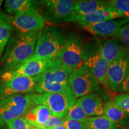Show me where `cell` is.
I'll list each match as a JSON object with an SVG mask.
<instances>
[{
  "instance_id": "obj_11",
  "label": "cell",
  "mask_w": 129,
  "mask_h": 129,
  "mask_svg": "<svg viewBox=\"0 0 129 129\" xmlns=\"http://www.w3.org/2000/svg\"><path fill=\"white\" fill-rule=\"evenodd\" d=\"M83 65L90 71L99 84L108 88V71L109 64L105 60L99 51V46L94 51L88 53L86 50Z\"/></svg>"
},
{
  "instance_id": "obj_6",
  "label": "cell",
  "mask_w": 129,
  "mask_h": 129,
  "mask_svg": "<svg viewBox=\"0 0 129 129\" xmlns=\"http://www.w3.org/2000/svg\"><path fill=\"white\" fill-rule=\"evenodd\" d=\"M86 50L83 40L78 37H72L67 39L63 49L57 58L63 67L71 71L83 65Z\"/></svg>"
},
{
  "instance_id": "obj_2",
  "label": "cell",
  "mask_w": 129,
  "mask_h": 129,
  "mask_svg": "<svg viewBox=\"0 0 129 129\" xmlns=\"http://www.w3.org/2000/svg\"><path fill=\"white\" fill-rule=\"evenodd\" d=\"M67 39L56 27L49 26L39 32L31 59H57L63 49Z\"/></svg>"
},
{
  "instance_id": "obj_33",
  "label": "cell",
  "mask_w": 129,
  "mask_h": 129,
  "mask_svg": "<svg viewBox=\"0 0 129 129\" xmlns=\"http://www.w3.org/2000/svg\"><path fill=\"white\" fill-rule=\"evenodd\" d=\"M46 129H67L64 127L63 125L62 126H58V127H54V128H46Z\"/></svg>"
},
{
  "instance_id": "obj_23",
  "label": "cell",
  "mask_w": 129,
  "mask_h": 129,
  "mask_svg": "<svg viewBox=\"0 0 129 129\" xmlns=\"http://www.w3.org/2000/svg\"><path fill=\"white\" fill-rule=\"evenodd\" d=\"M85 129H117V127L104 115L88 117L84 122Z\"/></svg>"
},
{
  "instance_id": "obj_3",
  "label": "cell",
  "mask_w": 129,
  "mask_h": 129,
  "mask_svg": "<svg viewBox=\"0 0 129 129\" xmlns=\"http://www.w3.org/2000/svg\"><path fill=\"white\" fill-rule=\"evenodd\" d=\"M29 94L33 106L39 105L46 106L53 115L60 118H64L77 101L69 87L60 93Z\"/></svg>"
},
{
  "instance_id": "obj_14",
  "label": "cell",
  "mask_w": 129,
  "mask_h": 129,
  "mask_svg": "<svg viewBox=\"0 0 129 129\" xmlns=\"http://www.w3.org/2000/svg\"><path fill=\"white\" fill-rule=\"evenodd\" d=\"M72 71L61 64L57 59V62L44 73L40 75V83L44 84H67L69 76Z\"/></svg>"
},
{
  "instance_id": "obj_18",
  "label": "cell",
  "mask_w": 129,
  "mask_h": 129,
  "mask_svg": "<svg viewBox=\"0 0 129 129\" xmlns=\"http://www.w3.org/2000/svg\"><path fill=\"white\" fill-rule=\"evenodd\" d=\"M115 124L117 128L126 127L129 125V115L122 111L114 101L104 104V115Z\"/></svg>"
},
{
  "instance_id": "obj_8",
  "label": "cell",
  "mask_w": 129,
  "mask_h": 129,
  "mask_svg": "<svg viewBox=\"0 0 129 129\" xmlns=\"http://www.w3.org/2000/svg\"><path fill=\"white\" fill-rule=\"evenodd\" d=\"M72 0H46L42 1L44 6V17L53 23L72 22L74 5Z\"/></svg>"
},
{
  "instance_id": "obj_21",
  "label": "cell",
  "mask_w": 129,
  "mask_h": 129,
  "mask_svg": "<svg viewBox=\"0 0 129 129\" xmlns=\"http://www.w3.org/2000/svg\"><path fill=\"white\" fill-rule=\"evenodd\" d=\"M13 31L10 16L3 12L0 13V58Z\"/></svg>"
},
{
  "instance_id": "obj_5",
  "label": "cell",
  "mask_w": 129,
  "mask_h": 129,
  "mask_svg": "<svg viewBox=\"0 0 129 129\" xmlns=\"http://www.w3.org/2000/svg\"><path fill=\"white\" fill-rule=\"evenodd\" d=\"M68 84L76 98L95 93L100 88L99 84L83 64L71 72Z\"/></svg>"
},
{
  "instance_id": "obj_24",
  "label": "cell",
  "mask_w": 129,
  "mask_h": 129,
  "mask_svg": "<svg viewBox=\"0 0 129 129\" xmlns=\"http://www.w3.org/2000/svg\"><path fill=\"white\" fill-rule=\"evenodd\" d=\"M68 87V84H44L38 82L35 88V93L38 94L60 93L66 90Z\"/></svg>"
},
{
  "instance_id": "obj_13",
  "label": "cell",
  "mask_w": 129,
  "mask_h": 129,
  "mask_svg": "<svg viewBox=\"0 0 129 129\" xmlns=\"http://www.w3.org/2000/svg\"><path fill=\"white\" fill-rule=\"evenodd\" d=\"M129 23L128 19L107 20L99 23L83 26L87 31L93 35L103 37H115L122 26Z\"/></svg>"
},
{
  "instance_id": "obj_4",
  "label": "cell",
  "mask_w": 129,
  "mask_h": 129,
  "mask_svg": "<svg viewBox=\"0 0 129 129\" xmlns=\"http://www.w3.org/2000/svg\"><path fill=\"white\" fill-rule=\"evenodd\" d=\"M33 106L30 94H19L0 100V127L25 115Z\"/></svg>"
},
{
  "instance_id": "obj_32",
  "label": "cell",
  "mask_w": 129,
  "mask_h": 129,
  "mask_svg": "<svg viewBox=\"0 0 129 129\" xmlns=\"http://www.w3.org/2000/svg\"><path fill=\"white\" fill-rule=\"evenodd\" d=\"M118 91H121V92L129 94V75L127 76L124 81L122 83V85H121Z\"/></svg>"
},
{
  "instance_id": "obj_37",
  "label": "cell",
  "mask_w": 129,
  "mask_h": 129,
  "mask_svg": "<svg viewBox=\"0 0 129 129\" xmlns=\"http://www.w3.org/2000/svg\"><path fill=\"white\" fill-rule=\"evenodd\" d=\"M2 129H7V128H3Z\"/></svg>"
},
{
  "instance_id": "obj_25",
  "label": "cell",
  "mask_w": 129,
  "mask_h": 129,
  "mask_svg": "<svg viewBox=\"0 0 129 129\" xmlns=\"http://www.w3.org/2000/svg\"><path fill=\"white\" fill-rule=\"evenodd\" d=\"M110 6L117 12L119 18L129 19V0L109 1Z\"/></svg>"
},
{
  "instance_id": "obj_26",
  "label": "cell",
  "mask_w": 129,
  "mask_h": 129,
  "mask_svg": "<svg viewBox=\"0 0 129 129\" xmlns=\"http://www.w3.org/2000/svg\"><path fill=\"white\" fill-rule=\"evenodd\" d=\"M87 118V116L85 115L84 112L76 101L74 105L69 109L64 118L84 122Z\"/></svg>"
},
{
  "instance_id": "obj_19",
  "label": "cell",
  "mask_w": 129,
  "mask_h": 129,
  "mask_svg": "<svg viewBox=\"0 0 129 129\" xmlns=\"http://www.w3.org/2000/svg\"><path fill=\"white\" fill-rule=\"evenodd\" d=\"M108 5L109 1H106L85 0L76 1L74 5L72 22H75L78 17L93 13Z\"/></svg>"
},
{
  "instance_id": "obj_12",
  "label": "cell",
  "mask_w": 129,
  "mask_h": 129,
  "mask_svg": "<svg viewBox=\"0 0 129 129\" xmlns=\"http://www.w3.org/2000/svg\"><path fill=\"white\" fill-rule=\"evenodd\" d=\"M129 75V49L109 64L108 71V87L113 91H118Z\"/></svg>"
},
{
  "instance_id": "obj_36",
  "label": "cell",
  "mask_w": 129,
  "mask_h": 129,
  "mask_svg": "<svg viewBox=\"0 0 129 129\" xmlns=\"http://www.w3.org/2000/svg\"><path fill=\"white\" fill-rule=\"evenodd\" d=\"M122 129H129V127H124Z\"/></svg>"
},
{
  "instance_id": "obj_31",
  "label": "cell",
  "mask_w": 129,
  "mask_h": 129,
  "mask_svg": "<svg viewBox=\"0 0 129 129\" xmlns=\"http://www.w3.org/2000/svg\"><path fill=\"white\" fill-rule=\"evenodd\" d=\"M63 126L67 129H85L84 122L65 119Z\"/></svg>"
},
{
  "instance_id": "obj_17",
  "label": "cell",
  "mask_w": 129,
  "mask_h": 129,
  "mask_svg": "<svg viewBox=\"0 0 129 129\" xmlns=\"http://www.w3.org/2000/svg\"><path fill=\"white\" fill-rule=\"evenodd\" d=\"M128 50V48L114 40L104 39L102 40L99 45L100 53L109 65Z\"/></svg>"
},
{
  "instance_id": "obj_28",
  "label": "cell",
  "mask_w": 129,
  "mask_h": 129,
  "mask_svg": "<svg viewBox=\"0 0 129 129\" xmlns=\"http://www.w3.org/2000/svg\"><path fill=\"white\" fill-rule=\"evenodd\" d=\"M7 129H30V125L24 118L14 119L7 123Z\"/></svg>"
},
{
  "instance_id": "obj_30",
  "label": "cell",
  "mask_w": 129,
  "mask_h": 129,
  "mask_svg": "<svg viewBox=\"0 0 129 129\" xmlns=\"http://www.w3.org/2000/svg\"><path fill=\"white\" fill-rule=\"evenodd\" d=\"M64 121H65V119L64 118H60L51 115L47 121L40 127H43L44 128H50L58 126H62L64 124Z\"/></svg>"
},
{
  "instance_id": "obj_7",
  "label": "cell",
  "mask_w": 129,
  "mask_h": 129,
  "mask_svg": "<svg viewBox=\"0 0 129 129\" xmlns=\"http://www.w3.org/2000/svg\"><path fill=\"white\" fill-rule=\"evenodd\" d=\"M39 80L40 75L35 77H17L3 82L0 84V100L15 95L35 93Z\"/></svg>"
},
{
  "instance_id": "obj_22",
  "label": "cell",
  "mask_w": 129,
  "mask_h": 129,
  "mask_svg": "<svg viewBox=\"0 0 129 129\" xmlns=\"http://www.w3.org/2000/svg\"><path fill=\"white\" fill-rule=\"evenodd\" d=\"M38 1L31 0H7L5 3L6 11L10 14H16L19 13L37 10Z\"/></svg>"
},
{
  "instance_id": "obj_35",
  "label": "cell",
  "mask_w": 129,
  "mask_h": 129,
  "mask_svg": "<svg viewBox=\"0 0 129 129\" xmlns=\"http://www.w3.org/2000/svg\"><path fill=\"white\" fill-rule=\"evenodd\" d=\"M2 3H3L2 0H0V10H1V4H2Z\"/></svg>"
},
{
  "instance_id": "obj_10",
  "label": "cell",
  "mask_w": 129,
  "mask_h": 129,
  "mask_svg": "<svg viewBox=\"0 0 129 129\" xmlns=\"http://www.w3.org/2000/svg\"><path fill=\"white\" fill-rule=\"evenodd\" d=\"M57 60V59L53 60L29 59L17 68L1 74V80L4 82L17 77H35L41 75L52 67Z\"/></svg>"
},
{
  "instance_id": "obj_29",
  "label": "cell",
  "mask_w": 129,
  "mask_h": 129,
  "mask_svg": "<svg viewBox=\"0 0 129 129\" xmlns=\"http://www.w3.org/2000/svg\"><path fill=\"white\" fill-rule=\"evenodd\" d=\"M116 38H119L125 47L129 49V23L122 26L119 30Z\"/></svg>"
},
{
  "instance_id": "obj_15",
  "label": "cell",
  "mask_w": 129,
  "mask_h": 129,
  "mask_svg": "<svg viewBox=\"0 0 129 129\" xmlns=\"http://www.w3.org/2000/svg\"><path fill=\"white\" fill-rule=\"evenodd\" d=\"M77 102L88 117L104 115V102L101 97L96 93L78 98Z\"/></svg>"
},
{
  "instance_id": "obj_9",
  "label": "cell",
  "mask_w": 129,
  "mask_h": 129,
  "mask_svg": "<svg viewBox=\"0 0 129 129\" xmlns=\"http://www.w3.org/2000/svg\"><path fill=\"white\" fill-rule=\"evenodd\" d=\"M14 30L18 34L40 32L44 28L46 20L37 10L19 13L11 17Z\"/></svg>"
},
{
  "instance_id": "obj_27",
  "label": "cell",
  "mask_w": 129,
  "mask_h": 129,
  "mask_svg": "<svg viewBox=\"0 0 129 129\" xmlns=\"http://www.w3.org/2000/svg\"><path fill=\"white\" fill-rule=\"evenodd\" d=\"M114 102L120 108L129 115V94L123 93L115 97Z\"/></svg>"
},
{
  "instance_id": "obj_20",
  "label": "cell",
  "mask_w": 129,
  "mask_h": 129,
  "mask_svg": "<svg viewBox=\"0 0 129 129\" xmlns=\"http://www.w3.org/2000/svg\"><path fill=\"white\" fill-rule=\"evenodd\" d=\"M53 115L50 111L46 106L39 105L30 108L26 112L24 118L30 125L41 127Z\"/></svg>"
},
{
  "instance_id": "obj_1",
  "label": "cell",
  "mask_w": 129,
  "mask_h": 129,
  "mask_svg": "<svg viewBox=\"0 0 129 129\" xmlns=\"http://www.w3.org/2000/svg\"><path fill=\"white\" fill-rule=\"evenodd\" d=\"M39 32L17 34L11 37L4 54L1 59V74L14 70L33 55Z\"/></svg>"
},
{
  "instance_id": "obj_34",
  "label": "cell",
  "mask_w": 129,
  "mask_h": 129,
  "mask_svg": "<svg viewBox=\"0 0 129 129\" xmlns=\"http://www.w3.org/2000/svg\"><path fill=\"white\" fill-rule=\"evenodd\" d=\"M30 129H46V128H43V127H36V126H33V125H31V126H30Z\"/></svg>"
},
{
  "instance_id": "obj_16",
  "label": "cell",
  "mask_w": 129,
  "mask_h": 129,
  "mask_svg": "<svg viewBox=\"0 0 129 129\" xmlns=\"http://www.w3.org/2000/svg\"><path fill=\"white\" fill-rule=\"evenodd\" d=\"M119 19L118 14L113 8L109 5L106 7L98 10L91 14L78 17L75 22L83 26L99 23L107 20Z\"/></svg>"
}]
</instances>
